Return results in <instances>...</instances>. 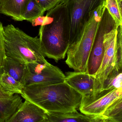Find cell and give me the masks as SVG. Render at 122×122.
Returning <instances> with one entry per match:
<instances>
[{"mask_svg":"<svg viewBox=\"0 0 122 122\" xmlns=\"http://www.w3.org/2000/svg\"><path fill=\"white\" fill-rule=\"evenodd\" d=\"M47 11L39 29L41 49L45 57L57 62L66 56L70 22L66 8L60 1Z\"/></svg>","mask_w":122,"mask_h":122,"instance_id":"6da1fadb","label":"cell"},{"mask_svg":"<svg viewBox=\"0 0 122 122\" xmlns=\"http://www.w3.org/2000/svg\"><path fill=\"white\" fill-rule=\"evenodd\" d=\"M21 96L47 113L76 112L82 96L65 82L50 85H34L24 87Z\"/></svg>","mask_w":122,"mask_h":122,"instance_id":"7a4b0ae2","label":"cell"},{"mask_svg":"<svg viewBox=\"0 0 122 122\" xmlns=\"http://www.w3.org/2000/svg\"><path fill=\"white\" fill-rule=\"evenodd\" d=\"M3 35L6 57L26 65L48 63L38 36H30L11 24L3 26Z\"/></svg>","mask_w":122,"mask_h":122,"instance_id":"3957f363","label":"cell"},{"mask_svg":"<svg viewBox=\"0 0 122 122\" xmlns=\"http://www.w3.org/2000/svg\"><path fill=\"white\" fill-rule=\"evenodd\" d=\"M105 2L91 11L79 37L69 47L65 62L74 71L86 72L94 39L105 8Z\"/></svg>","mask_w":122,"mask_h":122,"instance_id":"277c9868","label":"cell"},{"mask_svg":"<svg viewBox=\"0 0 122 122\" xmlns=\"http://www.w3.org/2000/svg\"><path fill=\"white\" fill-rule=\"evenodd\" d=\"M105 0H61L66 6L70 22L69 46L79 37L91 11L101 5Z\"/></svg>","mask_w":122,"mask_h":122,"instance_id":"5b68a950","label":"cell"},{"mask_svg":"<svg viewBox=\"0 0 122 122\" xmlns=\"http://www.w3.org/2000/svg\"><path fill=\"white\" fill-rule=\"evenodd\" d=\"M116 26H118L115 20L105 8L95 37L87 62L86 73L95 76L102 61L104 49L105 35Z\"/></svg>","mask_w":122,"mask_h":122,"instance_id":"8992f818","label":"cell"},{"mask_svg":"<svg viewBox=\"0 0 122 122\" xmlns=\"http://www.w3.org/2000/svg\"><path fill=\"white\" fill-rule=\"evenodd\" d=\"M122 97V88L103 89L93 94L82 97L79 110L91 117H100L114 101Z\"/></svg>","mask_w":122,"mask_h":122,"instance_id":"52a82bcc","label":"cell"},{"mask_svg":"<svg viewBox=\"0 0 122 122\" xmlns=\"http://www.w3.org/2000/svg\"><path fill=\"white\" fill-rule=\"evenodd\" d=\"M24 87L34 85H50L64 82L65 75L61 69L49 62L26 65Z\"/></svg>","mask_w":122,"mask_h":122,"instance_id":"ba28073f","label":"cell"},{"mask_svg":"<svg viewBox=\"0 0 122 122\" xmlns=\"http://www.w3.org/2000/svg\"><path fill=\"white\" fill-rule=\"evenodd\" d=\"M116 26L107 31L104 36V54L101 65L95 74V92L102 90L105 80L115 68V49L117 32Z\"/></svg>","mask_w":122,"mask_h":122,"instance_id":"9c48e42d","label":"cell"},{"mask_svg":"<svg viewBox=\"0 0 122 122\" xmlns=\"http://www.w3.org/2000/svg\"><path fill=\"white\" fill-rule=\"evenodd\" d=\"M64 82L82 97L95 93V77L86 72H69L66 73Z\"/></svg>","mask_w":122,"mask_h":122,"instance_id":"30bf717a","label":"cell"},{"mask_svg":"<svg viewBox=\"0 0 122 122\" xmlns=\"http://www.w3.org/2000/svg\"><path fill=\"white\" fill-rule=\"evenodd\" d=\"M16 122H45L47 112L32 102L25 100L14 113Z\"/></svg>","mask_w":122,"mask_h":122,"instance_id":"8fae6325","label":"cell"},{"mask_svg":"<svg viewBox=\"0 0 122 122\" xmlns=\"http://www.w3.org/2000/svg\"><path fill=\"white\" fill-rule=\"evenodd\" d=\"M29 0H1L0 13L16 21L23 20V16Z\"/></svg>","mask_w":122,"mask_h":122,"instance_id":"7c38bea8","label":"cell"},{"mask_svg":"<svg viewBox=\"0 0 122 122\" xmlns=\"http://www.w3.org/2000/svg\"><path fill=\"white\" fill-rule=\"evenodd\" d=\"M23 103L18 94L8 98H0V122H3L11 117Z\"/></svg>","mask_w":122,"mask_h":122,"instance_id":"4fadbf2b","label":"cell"},{"mask_svg":"<svg viewBox=\"0 0 122 122\" xmlns=\"http://www.w3.org/2000/svg\"><path fill=\"white\" fill-rule=\"evenodd\" d=\"M48 122H93V118L78 112L65 113H47Z\"/></svg>","mask_w":122,"mask_h":122,"instance_id":"5bb4252c","label":"cell"},{"mask_svg":"<svg viewBox=\"0 0 122 122\" xmlns=\"http://www.w3.org/2000/svg\"><path fill=\"white\" fill-rule=\"evenodd\" d=\"M3 68L4 72L23 84L27 70L26 65L6 56Z\"/></svg>","mask_w":122,"mask_h":122,"instance_id":"9a60e30c","label":"cell"},{"mask_svg":"<svg viewBox=\"0 0 122 122\" xmlns=\"http://www.w3.org/2000/svg\"><path fill=\"white\" fill-rule=\"evenodd\" d=\"M100 117L107 122H122V97L109 105Z\"/></svg>","mask_w":122,"mask_h":122,"instance_id":"2e32d148","label":"cell"},{"mask_svg":"<svg viewBox=\"0 0 122 122\" xmlns=\"http://www.w3.org/2000/svg\"><path fill=\"white\" fill-rule=\"evenodd\" d=\"M1 87L6 92L15 94H21L24 86L6 72H4L0 79Z\"/></svg>","mask_w":122,"mask_h":122,"instance_id":"e0dca14e","label":"cell"},{"mask_svg":"<svg viewBox=\"0 0 122 122\" xmlns=\"http://www.w3.org/2000/svg\"><path fill=\"white\" fill-rule=\"evenodd\" d=\"M105 6L117 26L122 25V0H105Z\"/></svg>","mask_w":122,"mask_h":122,"instance_id":"ac0fdd59","label":"cell"},{"mask_svg":"<svg viewBox=\"0 0 122 122\" xmlns=\"http://www.w3.org/2000/svg\"><path fill=\"white\" fill-rule=\"evenodd\" d=\"M45 12L36 0H29L23 14V20L31 22L32 20L41 16Z\"/></svg>","mask_w":122,"mask_h":122,"instance_id":"d6986e66","label":"cell"},{"mask_svg":"<svg viewBox=\"0 0 122 122\" xmlns=\"http://www.w3.org/2000/svg\"><path fill=\"white\" fill-rule=\"evenodd\" d=\"M113 88H122V71L116 68L113 69L105 80L102 90Z\"/></svg>","mask_w":122,"mask_h":122,"instance_id":"ffe728a7","label":"cell"},{"mask_svg":"<svg viewBox=\"0 0 122 122\" xmlns=\"http://www.w3.org/2000/svg\"><path fill=\"white\" fill-rule=\"evenodd\" d=\"M122 25L117 27L115 49V68L122 71Z\"/></svg>","mask_w":122,"mask_h":122,"instance_id":"44dd1931","label":"cell"},{"mask_svg":"<svg viewBox=\"0 0 122 122\" xmlns=\"http://www.w3.org/2000/svg\"><path fill=\"white\" fill-rule=\"evenodd\" d=\"M6 56L4 48L3 26L0 21V68H3Z\"/></svg>","mask_w":122,"mask_h":122,"instance_id":"7402d4cb","label":"cell"},{"mask_svg":"<svg viewBox=\"0 0 122 122\" xmlns=\"http://www.w3.org/2000/svg\"><path fill=\"white\" fill-rule=\"evenodd\" d=\"M45 11L53 8L61 0H36Z\"/></svg>","mask_w":122,"mask_h":122,"instance_id":"603a6c76","label":"cell"},{"mask_svg":"<svg viewBox=\"0 0 122 122\" xmlns=\"http://www.w3.org/2000/svg\"><path fill=\"white\" fill-rule=\"evenodd\" d=\"M14 95L10 92H7L1 90H0V98H9Z\"/></svg>","mask_w":122,"mask_h":122,"instance_id":"cb8c5ba5","label":"cell"},{"mask_svg":"<svg viewBox=\"0 0 122 122\" xmlns=\"http://www.w3.org/2000/svg\"><path fill=\"white\" fill-rule=\"evenodd\" d=\"M93 122H107L106 119L101 117H93Z\"/></svg>","mask_w":122,"mask_h":122,"instance_id":"d4e9b609","label":"cell"},{"mask_svg":"<svg viewBox=\"0 0 122 122\" xmlns=\"http://www.w3.org/2000/svg\"><path fill=\"white\" fill-rule=\"evenodd\" d=\"M14 114L11 117H10L9 118L7 119L6 120H5V121L3 122H16V120H15V117H14ZM47 122V121H46V122Z\"/></svg>","mask_w":122,"mask_h":122,"instance_id":"484cf974","label":"cell"},{"mask_svg":"<svg viewBox=\"0 0 122 122\" xmlns=\"http://www.w3.org/2000/svg\"><path fill=\"white\" fill-rule=\"evenodd\" d=\"M3 72L4 70L3 69V68H0V79L1 77V75H2V74H3ZM0 87H1L0 82Z\"/></svg>","mask_w":122,"mask_h":122,"instance_id":"4316f807","label":"cell"},{"mask_svg":"<svg viewBox=\"0 0 122 122\" xmlns=\"http://www.w3.org/2000/svg\"><path fill=\"white\" fill-rule=\"evenodd\" d=\"M0 90H3V91H5V90H4L3 89H2V88H1V87H0Z\"/></svg>","mask_w":122,"mask_h":122,"instance_id":"83f0119b","label":"cell"},{"mask_svg":"<svg viewBox=\"0 0 122 122\" xmlns=\"http://www.w3.org/2000/svg\"><path fill=\"white\" fill-rule=\"evenodd\" d=\"M1 0H0V8Z\"/></svg>","mask_w":122,"mask_h":122,"instance_id":"f1b7e54d","label":"cell"},{"mask_svg":"<svg viewBox=\"0 0 122 122\" xmlns=\"http://www.w3.org/2000/svg\"></svg>","mask_w":122,"mask_h":122,"instance_id":"f546056e","label":"cell"}]
</instances>
